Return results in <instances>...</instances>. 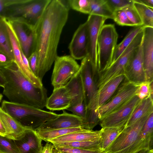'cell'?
Masks as SVG:
<instances>
[{
	"mask_svg": "<svg viewBox=\"0 0 153 153\" xmlns=\"http://www.w3.org/2000/svg\"><path fill=\"white\" fill-rule=\"evenodd\" d=\"M139 1L149 7L153 9V0H139Z\"/></svg>",
	"mask_w": 153,
	"mask_h": 153,
	"instance_id": "45",
	"label": "cell"
},
{
	"mask_svg": "<svg viewBox=\"0 0 153 153\" xmlns=\"http://www.w3.org/2000/svg\"><path fill=\"white\" fill-rule=\"evenodd\" d=\"M124 127H107L100 130L101 150L104 152L121 133Z\"/></svg>",
	"mask_w": 153,
	"mask_h": 153,
	"instance_id": "28",
	"label": "cell"
},
{
	"mask_svg": "<svg viewBox=\"0 0 153 153\" xmlns=\"http://www.w3.org/2000/svg\"><path fill=\"white\" fill-rule=\"evenodd\" d=\"M71 101L70 94L65 86L55 88L48 98L45 107L51 111L67 110L70 105Z\"/></svg>",
	"mask_w": 153,
	"mask_h": 153,
	"instance_id": "21",
	"label": "cell"
},
{
	"mask_svg": "<svg viewBox=\"0 0 153 153\" xmlns=\"http://www.w3.org/2000/svg\"><path fill=\"white\" fill-rule=\"evenodd\" d=\"M54 148V145L52 143L48 142L45 146H43L40 153H52Z\"/></svg>",
	"mask_w": 153,
	"mask_h": 153,
	"instance_id": "43",
	"label": "cell"
},
{
	"mask_svg": "<svg viewBox=\"0 0 153 153\" xmlns=\"http://www.w3.org/2000/svg\"><path fill=\"white\" fill-rule=\"evenodd\" d=\"M137 10L145 27H153V9L140 2L139 0H133Z\"/></svg>",
	"mask_w": 153,
	"mask_h": 153,
	"instance_id": "30",
	"label": "cell"
},
{
	"mask_svg": "<svg viewBox=\"0 0 153 153\" xmlns=\"http://www.w3.org/2000/svg\"><path fill=\"white\" fill-rule=\"evenodd\" d=\"M86 105L84 103L74 106H69L67 109L74 115L85 118L86 113Z\"/></svg>",
	"mask_w": 153,
	"mask_h": 153,
	"instance_id": "39",
	"label": "cell"
},
{
	"mask_svg": "<svg viewBox=\"0 0 153 153\" xmlns=\"http://www.w3.org/2000/svg\"><path fill=\"white\" fill-rule=\"evenodd\" d=\"M112 19L120 25L135 27L129 20L125 12L122 9L115 10L113 12Z\"/></svg>",
	"mask_w": 153,
	"mask_h": 153,
	"instance_id": "36",
	"label": "cell"
},
{
	"mask_svg": "<svg viewBox=\"0 0 153 153\" xmlns=\"http://www.w3.org/2000/svg\"><path fill=\"white\" fill-rule=\"evenodd\" d=\"M141 100L135 95L122 106L101 119L100 125L102 128L125 127Z\"/></svg>",
	"mask_w": 153,
	"mask_h": 153,
	"instance_id": "10",
	"label": "cell"
},
{
	"mask_svg": "<svg viewBox=\"0 0 153 153\" xmlns=\"http://www.w3.org/2000/svg\"><path fill=\"white\" fill-rule=\"evenodd\" d=\"M79 68L80 65L70 55L58 56L54 61L51 78L54 88L65 86Z\"/></svg>",
	"mask_w": 153,
	"mask_h": 153,
	"instance_id": "8",
	"label": "cell"
},
{
	"mask_svg": "<svg viewBox=\"0 0 153 153\" xmlns=\"http://www.w3.org/2000/svg\"><path fill=\"white\" fill-rule=\"evenodd\" d=\"M141 43L146 81H153V27H145Z\"/></svg>",
	"mask_w": 153,
	"mask_h": 153,
	"instance_id": "15",
	"label": "cell"
},
{
	"mask_svg": "<svg viewBox=\"0 0 153 153\" xmlns=\"http://www.w3.org/2000/svg\"><path fill=\"white\" fill-rule=\"evenodd\" d=\"M90 2L91 11L89 15L113 19V12L109 7L106 0H90Z\"/></svg>",
	"mask_w": 153,
	"mask_h": 153,
	"instance_id": "29",
	"label": "cell"
},
{
	"mask_svg": "<svg viewBox=\"0 0 153 153\" xmlns=\"http://www.w3.org/2000/svg\"><path fill=\"white\" fill-rule=\"evenodd\" d=\"M3 97V95L1 94H0V102H1V100L2 99Z\"/></svg>",
	"mask_w": 153,
	"mask_h": 153,
	"instance_id": "48",
	"label": "cell"
},
{
	"mask_svg": "<svg viewBox=\"0 0 153 153\" xmlns=\"http://www.w3.org/2000/svg\"><path fill=\"white\" fill-rule=\"evenodd\" d=\"M122 9L124 11L129 20L135 27L143 25L139 15L133 3L125 7Z\"/></svg>",
	"mask_w": 153,
	"mask_h": 153,
	"instance_id": "34",
	"label": "cell"
},
{
	"mask_svg": "<svg viewBox=\"0 0 153 153\" xmlns=\"http://www.w3.org/2000/svg\"><path fill=\"white\" fill-rule=\"evenodd\" d=\"M124 75L127 81L136 85L146 81L141 44L127 65Z\"/></svg>",
	"mask_w": 153,
	"mask_h": 153,
	"instance_id": "16",
	"label": "cell"
},
{
	"mask_svg": "<svg viewBox=\"0 0 153 153\" xmlns=\"http://www.w3.org/2000/svg\"><path fill=\"white\" fill-rule=\"evenodd\" d=\"M42 140L36 130L30 128L20 140L14 141L20 153H40Z\"/></svg>",
	"mask_w": 153,
	"mask_h": 153,
	"instance_id": "20",
	"label": "cell"
},
{
	"mask_svg": "<svg viewBox=\"0 0 153 153\" xmlns=\"http://www.w3.org/2000/svg\"><path fill=\"white\" fill-rule=\"evenodd\" d=\"M68 48L70 56L75 60L82 59L88 56V27L86 22L80 25L76 30Z\"/></svg>",
	"mask_w": 153,
	"mask_h": 153,
	"instance_id": "13",
	"label": "cell"
},
{
	"mask_svg": "<svg viewBox=\"0 0 153 153\" xmlns=\"http://www.w3.org/2000/svg\"><path fill=\"white\" fill-rule=\"evenodd\" d=\"M79 70L83 86L84 101L86 107L98 90L93 67L88 56L82 59Z\"/></svg>",
	"mask_w": 153,
	"mask_h": 153,
	"instance_id": "12",
	"label": "cell"
},
{
	"mask_svg": "<svg viewBox=\"0 0 153 153\" xmlns=\"http://www.w3.org/2000/svg\"><path fill=\"white\" fill-rule=\"evenodd\" d=\"M149 116L125 127L104 153H149L153 150V130L143 127Z\"/></svg>",
	"mask_w": 153,
	"mask_h": 153,
	"instance_id": "3",
	"label": "cell"
},
{
	"mask_svg": "<svg viewBox=\"0 0 153 153\" xmlns=\"http://www.w3.org/2000/svg\"><path fill=\"white\" fill-rule=\"evenodd\" d=\"M65 1L69 8L82 13L89 15L91 11L90 0Z\"/></svg>",
	"mask_w": 153,
	"mask_h": 153,
	"instance_id": "32",
	"label": "cell"
},
{
	"mask_svg": "<svg viewBox=\"0 0 153 153\" xmlns=\"http://www.w3.org/2000/svg\"><path fill=\"white\" fill-rule=\"evenodd\" d=\"M153 81H146L139 85L136 95L141 100L150 96L153 97Z\"/></svg>",
	"mask_w": 153,
	"mask_h": 153,
	"instance_id": "35",
	"label": "cell"
},
{
	"mask_svg": "<svg viewBox=\"0 0 153 153\" xmlns=\"http://www.w3.org/2000/svg\"><path fill=\"white\" fill-rule=\"evenodd\" d=\"M143 35V29L136 35L117 60L110 66L108 70L111 74L114 76L124 74L129 62L141 44Z\"/></svg>",
	"mask_w": 153,
	"mask_h": 153,
	"instance_id": "14",
	"label": "cell"
},
{
	"mask_svg": "<svg viewBox=\"0 0 153 153\" xmlns=\"http://www.w3.org/2000/svg\"><path fill=\"white\" fill-rule=\"evenodd\" d=\"M7 20L16 36L21 49L28 59L34 52V34L33 27L19 21Z\"/></svg>",
	"mask_w": 153,
	"mask_h": 153,
	"instance_id": "11",
	"label": "cell"
},
{
	"mask_svg": "<svg viewBox=\"0 0 153 153\" xmlns=\"http://www.w3.org/2000/svg\"><path fill=\"white\" fill-rule=\"evenodd\" d=\"M69 10L65 0H51L33 27L36 76L42 81L58 56V47Z\"/></svg>",
	"mask_w": 153,
	"mask_h": 153,
	"instance_id": "1",
	"label": "cell"
},
{
	"mask_svg": "<svg viewBox=\"0 0 153 153\" xmlns=\"http://www.w3.org/2000/svg\"></svg>",
	"mask_w": 153,
	"mask_h": 153,
	"instance_id": "51",
	"label": "cell"
},
{
	"mask_svg": "<svg viewBox=\"0 0 153 153\" xmlns=\"http://www.w3.org/2000/svg\"><path fill=\"white\" fill-rule=\"evenodd\" d=\"M6 131L0 119V136L5 137Z\"/></svg>",
	"mask_w": 153,
	"mask_h": 153,
	"instance_id": "46",
	"label": "cell"
},
{
	"mask_svg": "<svg viewBox=\"0 0 153 153\" xmlns=\"http://www.w3.org/2000/svg\"><path fill=\"white\" fill-rule=\"evenodd\" d=\"M37 56L35 52H33L28 58L30 70L36 76L37 74Z\"/></svg>",
	"mask_w": 153,
	"mask_h": 153,
	"instance_id": "41",
	"label": "cell"
},
{
	"mask_svg": "<svg viewBox=\"0 0 153 153\" xmlns=\"http://www.w3.org/2000/svg\"><path fill=\"white\" fill-rule=\"evenodd\" d=\"M152 113L153 97L150 96L141 100L134 111L125 127L132 125L140 119Z\"/></svg>",
	"mask_w": 153,
	"mask_h": 153,
	"instance_id": "24",
	"label": "cell"
},
{
	"mask_svg": "<svg viewBox=\"0 0 153 153\" xmlns=\"http://www.w3.org/2000/svg\"><path fill=\"white\" fill-rule=\"evenodd\" d=\"M52 153H62L54 148L52 150Z\"/></svg>",
	"mask_w": 153,
	"mask_h": 153,
	"instance_id": "47",
	"label": "cell"
},
{
	"mask_svg": "<svg viewBox=\"0 0 153 153\" xmlns=\"http://www.w3.org/2000/svg\"><path fill=\"white\" fill-rule=\"evenodd\" d=\"M15 0H0V16L5 18L8 7Z\"/></svg>",
	"mask_w": 153,
	"mask_h": 153,
	"instance_id": "42",
	"label": "cell"
},
{
	"mask_svg": "<svg viewBox=\"0 0 153 153\" xmlns=\"http://www.w3.org/2000/svg\"><path fill=\"white\" fill-rule=\"evenodd\" d=\"M0 151L5 153H20L14 141L0 136Z\"/></svg>",
	"mask_w": 153,
	"mask_h": 153,
	"instance_id": "33",
	"label": "cell"
},
{
	"mask_svg": "<svg viewBox=\"0 0 153 153\" xmlns=\"http://www.w3.org/2000/svg\"><path fill=\"white\" fill-rule=\"evenodd\" d=\"M55 143L70 147L91 150H101L100 138L91 140L64 142Z\"/></svg>",
	"mask_w": 153,
	"mask_h": 153,
	"instance_id": "31",
	"label": "cell"
},
{
	"mask_svg": "<svg viewBox=\"0 0 153 153\" xmlns=\"http://www.w3.org/2000/svg\"><path fill=\"white\" fill-rule=\"evenodd\" d=\"M107 19L96 15H89L86 21L88 27V55L91 62L95 77L98 75L97 60V40L100 30Z\"/></svg>",
	"mask_w": 153,
	"mask_h": 153,
	"instance_id": "9",
	"label": "cell"
},
{
	"mask_svg": "<svg viewBox=\"0 0 153 153\" xmlns=\"http://www.w3.org/2000/svg\"><path fill=\"white\" fill-rule=\"evenodd\" d=\"M145 27L143 25L135 27L129 32L121 42L117 45L110 66L117 60L130 45L136 35L143 30Z\"/></svg>",
	"mask_w": 153,
	"mask_h": 153,
	"instance_id": "27",
	"label": "cell"
},
{
	"mask_svg": "<svg viewBox=\"0 0 153 153\" xmlns=\"http://www.w3.org/2000/svg\"><path fill=\"white\" fill-rule=\"evenodd\" d=\"M101 138L99 131L83 129L55 138L48 141L51 143L91 140Z\"/></svg>",
	"mask_w": 153,
	"mask_h": 153,
	"instance_id": "22",
	"label": "cell"
},
{
	"mask_svg": "<svg viewBox=\"0 0 153 153\" xmlns=\"http://www.w3.org/2000/svg\"><path fill=\"white\" fill-rule=\"evenodd\" d=\"M0 119L5 130L4 137L13 141L20 140L28 129L31 128L22 125L4 111L1 107H0Z\"/></svg>",
	"mask_w": 153,
	"mask_h": 153,
	"instance_id": "18",
	"label": "cell"
},
{
	"mask_svg": "<svg viewBox=\"0 0 153 153\" xmlns=\"http://www.w3.org/2000/svg\"><path fill=\"white\" fill-rule=\"evenodd\" d=\"M0 51L5 53L14 61L7 20L2 16H0Z\"/></svg>",
	"mask_w": 153,
	"mask_h": 153,
	"instance_id": "25",
	"label": "cell"
},
{
	"mask_svg": "<svg viewBox=\"0 0 153 153\" xmlns=\"http://www.w3.org/2000/svg\"><path fill=\"white\" fill-rule=\"evenodd\" d=\"M65 86L71 97L70 106L84 103L83 86L79 70Z\"/></svg>",
	"mask_w": 153,
	"mask_h": 153,
	"instance_id": "23",
	"label": "cell"
},
{
	"mask_svg": "<svg viewBox=\"0 0 153 153\" xmlns=\"http://www.w3.org/2000/svg\"><path fill=\"white\" fill-rule=\"evenodd\" d=\"M8 30L12 45L14 56V62L24 76L34 85L37 87L43 86L40 81L25 65L22 60L20 47L16 36L7 20Z\"/></svg>",
	"mask_w": 153,
	"mask_h": 153,
	"instance_id": "17",
	"label": "cell"
},
{
	"mask_svg": "<svg viewBox=\"0 0 153 153\" xmlns=\"http://www.w3.org/2000/svg\"><path fill=\"white\" fill-rule=\"evenodd\" d=\"M83 129L82 127H80L63 129L40 128L36 130L38 135L42 140L48 142L50 140Z\"/></svg>",
	"mask_w": 153,
	"mask_h": 153,
	"instance_id": "26",
	"label": "cell"
},
{
	"mask_svg": "<svg viewBox=\"0 0 153 153\" xmlns=\"http://www.w3.org/2000/svg\"><path fill=\"white\" fill-rule=\"evenodd\" d=\"M54 147L62 153H104L101 150H91L62 146L52 143Z\"/></svg>",
	"mask_w": 153,
	"mask_h": 153,
	"instance_id": "37",
	"label": "cell"
},
{
	"mask_svg": "<svg viewBox=\"0 0 153 153\" xmlns=\"http://www.w3.org/2000/svg\"><path fill=\"white\" fill-rule=\"evenodd\" d=\"M149 153H153V150H151L150 152H149Z\"/></svg>",
	"mask_w": 153,
	"mask_h": 153,
	"instance_id": "49",
	"label": "cell"
},
{
	"mask_svg": "<svg viewBox=\"0 0 153 153\" xmlns=\"http://www.w3.org/2000/svg\"><path fill=\"white\" fill-rule=\"evenodd\" d=\"M138 86L125 79L111 98L97 110L96 114L100 120L122 106L135 96Z\"/></svg>",
	"mask_w": 153,
	"mask_h": 153,
	"instance_id": "7",
	"label": "cell"
},
{
	"mask_svg": "<svg viewBox=\"0 0 153 153\" xmlns=\"http://www.w3.org/2000/svg\"><path fill=\"white\" fill-rule=\"evenodd\" d=\"M107 4L114 12L115 10L122 9L133 3V0H106Z\"/></svg>",
	"mask_w": 153,
	"mask_h": 153,
	"instance_id": "38",
	"label": "cell"
},
{
	"mask_svg": "<svg viewBox=\"0 0 153 153\" xmlns=\"http://www.w3.org/2000/svg\"><path fill=\"white\" fill-rule=\"evenodd\" d=\"M0 68L7 82L3 93L9 101L42 109L45 106L47 90L34 85L22 74L14 62Z\"/></svg>",
	"mask_w": 153,
	"mask_h": 153,
	"instance_id": "2",
	"label": "cell"
},
{
	"mask_svg": "<svg viewBox=\"0 0 153 153\" xmlns=\"http://www.w3.org/2000/svg\"><path fill=\"white\" fill-rule=\"evenodd\" d=\"M14 62V60L4 53L0 51V67L10 66Z\"/></svg>",
	"mask_w": 153,
	"mask_h": 153,
	"instance_id": "40",
	"label": "cell"
},
{
	"mask_svg": "<svg viewBox=\"0 0 153 153\" xmlns=\"http://www.w3.org/2000/svg\"><path fill=\"white\" fill-rule=\"evenodd\" d=\"M51 0H15L8 7L5 18L34 27Z\"/></svg>",
	"mask_w": 153,
	"mask_h": 153,
	"instance_id": "5",
	"label": "cell"
},
{
	"mask_svg": "<svg viewBox=\"0 0 153 153\" xmlns=\"http://www.w3.org/2000/svg\"><path fill=\"white\" fill-rule=\"evenodd\" d=\"M0 153H5L3 152H0Z\"/></svg>",
	"mask_w": 153,
	"mask_h": 153,
	"instance_id": "50",
	"label": "cell"
},
{
	"mask_svg": "<svg viewBox=\"0 0 153 153\" xmlns=\"http://www.w3.org/2000/svg\"><path fill=\"white\" fill-rule=\"evenodd\" d=\"M83 124V120L82 117L68 113L63 110L62 114L47 121L37 129H63L82 127Z\"/></svg>",
	"mask_w": 153,
	"mask_h": 153,
	"instance_id": "19",
	"label": "cell"
},
{
	"mask_svg": "<svg viewBox=\"0 0 153 153\" xmlns=\"http://www.w3.org/2000/svg\"><path fill=\"white\" fill-rule=\"evenodd\" d=\"M1 107L22 125L35 130L58 115L51 111L5 100L2 101Z\"/></svg>",
	"mask_w": 153,
	"mask_h": 153,
	"instance_id": "4",
	"label": "cell"
},
{
	"mask_svg": "<svg viewBox=\"0 0 153 153\" xmlns=\"http://www.w3.org/2000/svg\"><path fill=\"white\" fill-rule=\"evenodd\" d=\"M6 82V79L0 68V86L4 88Z\"/></svg>",
	"mask_w": 153,
	"mask_h": 153,
	"instance_id": "44",
	"label": "cell"
},
{
	"mask_svg": "<svg viewBox=\"0 0 153 153\" xmlns=\"http://www.w3.org/2000/svg\"><path fill=\"white\" fill-rule=\"evenodd\" d=\"M118 37L114 25H104L101 27L97 40L98 74L110 66L117 45Z\"/></svg>",
	"mask_w": 153,
	"mask_h": 153,
	"instance_id": "6",
	"label": "cell"
}]
</instances>
